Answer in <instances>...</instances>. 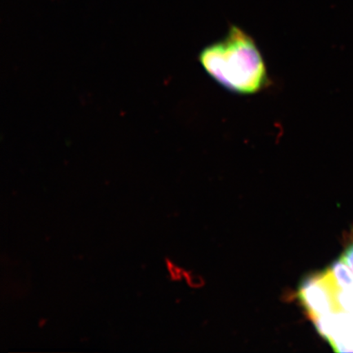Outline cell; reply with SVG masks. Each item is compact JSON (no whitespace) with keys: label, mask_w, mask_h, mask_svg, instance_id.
Instances as JSON below:
<instances>
[{"label":"cell","mask_w":353,"mask_h":353,"mask_svg":"<svg viewBox=\"0 0 353 353\" xmlns=\"http://www.w3.org/2000/svg\"><path fill=\"white\" fill-rule=\"evenodd\" d=\"M298 294L312 320L334 311L333 290L325 271L307 276L300 284Z\"/></svg>","instance_id":"7a4b0ae2"},{"label":"cell","mask_w":353,"mask_h":353,"mask_svg":"<svg viewBox=\"0 0 353 353\" xmlns=\"http://www.w3.org/2000/svg\"><path fill=\"white\" fill-rule=\"evenodd\" d=\"M341 259L348 268H350V270L353 273V243L351 245L347 247L345 251H344Z\"/></svg>","instance_id":"3957f363"},{"label":"cell","mask_w":353,"mask_h":353,"mask_svg":"<svg viewBox=\"0 0 353 353\" xmlns=\"http://www.w3.org/2000/svg\"><path fill=\"white\" fill-rule=\"evenodd\" d=\"M203 69L220 86L239 95H254L268 85L266 64L254 39L237 26L198 56Z\"/></svg>","instance_id":"6da1fadb"}]
</instances>
